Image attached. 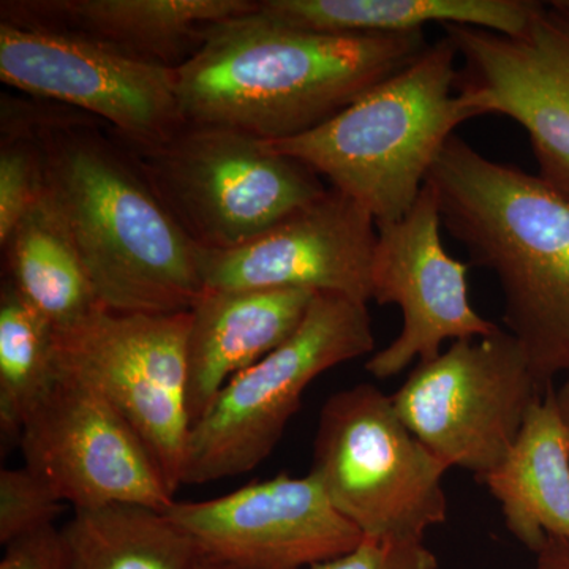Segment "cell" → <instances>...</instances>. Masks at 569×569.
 Returning a JSON list of instances; mask_svg holds the SVG:
<instances>
[{"label":"cell","mask_w":569,"mask_h":569,"mask_svg":"<svg viewBox=\"0 0 569 569\" xmlns=\"http://www.w3.org/2000/svg\"><path fill=\"white\" fill-rule=\"evenodd\" d=\"M429 48L425 32L347 36L252 13L219 22L176 70L183 121L258 140H290L406 69Z\"/></svg>","instance_id":"cell-1"},{"label":"cell","mask_w":569,"mask_h":569,"mask_svg":"<svg viewBox=\"0 0 569 569\" xmlns=\"http://www.w3.org/2000/svg\"><path fill=\"white\" fill-rule=\"evenodd\" d=\"M44 189L69 224L104 309L187 312L204 291L200 249L129 149L84 118L44 111Z\"/></svg>","instance_id":"cell-2"},{"label":"cell","mask_w":569,"mask_h":569,"mask_svg":"<svg viewBox=\"0 0 569 569\" xmlns=\"http://www.w3.org/2000/svg\"><path fill=\"white\" fill-rule=\"evenodd\" d=\"M441 224L470 263L496 274L503 321L539 378L569 370V198L538 174L493 162L458 134L430 170Z\"/></svg>","instance_id":"cell-3"},{"label":"cell","mask_w":569,"mask_h":569,"mask_svg":"<svg viewBox=\"0 0 569 569\" xmlns=\"http://www.w3.org/2000/svg\"><path fill=\"white\" fill-rule=\"evenodd\" d=\"M458 58L445 33L328 122L290 140L264 142L323 176L376 224L395 222L418 200L456 129L477 118L458 92Z\"/></svg>","instance_id":"cell-4"},{"label":"cell","mask_w":569,"mask_h":569,"mask_svg":"<svg viewBox=\"0 0 569 569\" xmlns=\"http://www.w3.org/2000/svg\"><path fill=\"white\" fill-rule=\"evenodd\" d=\"M123 146L201 250L246 244L329 190L305 163L228 127L186 122L157 144Z\"/></svg>","instance_id":"cell-5"},{"label":"cell","mask_w":569,"mask_h":569,"mask_svg":"<svg viewBox=\"0 0 569 569\" xmlns=\"http://www.w3.org/2000/svg\"><path fill=\"white\" fill-rule=\"evenodd\" d=\"M447 471L373 385L342 389L321 408L309 473L365 539L425 541L447 520Z\"/></svg>","instance_id":"cell-6"},{"label":"cell","mask_w":569,"mask_h":569,"mask_svg":"<svg viewBox=\"0 0 569 569\" xmlns=\"http://www.w3.org/2000/svg\"><path fill=\"white\" fill-rule=\"evenodd\" d=\"M373 348L367 305L318 293L298 331L230 380L193 422L182 485L222 481L260 467L279 445L307 387Z\"/></svg>","instance_id":"cell-7"},{"label":"cell","mask_w":569,"mask_h":569,"mask_svg":"<svg viewBox=\"0 0 569 569\" xmlns=\"http://www.w3.org/2000/svg\"><path fill=\"white\" fill-rule=\"evenodd\" d=\"M552 388L519 340L498 328L418 362L391 399L411 433L448 470L463 468L481 481L507 459L530 408Z\"/></svg>","instance_id":"cell-8"},{"label":"cell","mask_w":569,"mask_h":569,"mask_svg":"<svg viewBox=\"0 0 569 569\" xmlns=\"http://www.w3.org/2000/svg\"><path fill=\"white\" fill-rule=\"evenodd\" d=\"M190 312L126 313L100 307L56 329L58 376L103 397L137 430L176 493L192 419L187 407Z\"/></svg>","instance_id":"cell-9"},{"label":"cell","mask_w":569,"mask_h":569,"mask_svg":"<svg viewBox=\"0 0 569 569\" xmlns=\"http://www.w3.org/2000/svg\"><path fill=\"white\" fill-rule=\"evenodd\" d=\"M0 80L103 119L134 148L167 140L186 123L174 69L70 32L0 20Z\"/></svg>","instance_id":"cell-10"},{"label":"cell","mask_w":569,"mask_h":569,"mask_svg":"<svg viewBox=\"0 0 569 569\" xmlns=\"http://www.w3.org/2000/svg\"><path fill=\"white\" fill-rule=\"evenodd\" d=\"M463 59L458 92L477 118L505 116L529 134L538 176L569 198V0L541 2L516 37L443 26Z\"/></svg>","instance_id":"cell-11"},{"label":"cell","mask_w":569,"mask_h":569,"mask_svg":"<svg viewBox=\"0 0 569 569\" xmlns=\"http://www.w3.org/2000/svg\"><path fill=\"white\" fill-rule=\"evenodd\" d=\"M24 466L74 509L138 505L167 511L174 492L130 422L102 396L58 376L20 438Z\"/></svg>","instance_id":"cell-12"},{"label":"cell","mask_w":569,"mask_h":569,"mask_svg":"<svg viewBox=\"0 0 569 569\" xmlns=\"http://www.w3.org/2000/svg\"><path fill=\"white\" fill-rule=\"evenodd\" d=\"M164 512L201 557L236 569H309L365 539L312 473H282L227 496L174 501Z\"/></svg>","instance_id":"cell-13"},{"label":"cell","mask_w":569,"mask_h":569,"mask_svg":"<svg viewBox=\"0 0 569 569\" xmlns=\"http://www.w3.org/2000/svg\"><path fill=\"white\" fill-rule=\"evenodd\" d=\"M436 193L426 182L418 200L395 222L377 223L372 301L402 310L399 336L370 356L366 370L378 380L396 377L411 362L441 353L448 340L492 335L500 326L479 316L468 298V264L441 241Z\"/></svg>","instance_id":"cell-14"},{"label":"cell","mask_w":569,"mask_h":569,"mask_svg":"<svg viewBox=\"0 0 569 569\" xmlns=\"http://www.w3.org/2000/svg\"><path fill=\"white\" fill-rule=\"evenodd\" d=\"M377 224L362 206L329 187L312 203L231 250H201L206 288L310 290L372 301Z\"/></svg>","instance_id":"cell-15"},{"label":"cell","mask_w":569,"mask_h":569,"mask_svg":"<svg viewBox=\"0 0 569 569\" xmlns=\"http://www.w3.org/2000/svg\"><path fill=\"white\" fill-rule=\"evenodd\" d=\"M258 7L257 0H9L0 20L74 33L178 70L213 26Z\"/></svg>","instance_id":"cell-16"},{"label":"cell","mask_w":569,"mask_h":569,"mask_svg":"<svg viewBox=\"0 0 569 569\" xmlns=\"http://www.w3.org/2000/svg\"><path fill=\"white\" fill-rule=\"evenodd\" d=\"M317 295L291 288H204L189 310L187 407L192 425L230 380L298 331Z\"/></svg>","instance_id":"cell-17"},{"label":"cell","mask_w":569,"mask_h":569,"mask_svg":"<svg viewBox=\"0 0 569 569\" xmlns=\"http://www.w3.org/2000/svg\"><path fill=\"white\" fill-rule=\"evenodd\" d=\"M481 482L500 503L507 529L531 552L548 537L569 541V440L556 389L530 408L507 459Z\"/></svg>","instance_id":"cell-18"},{"label":"cell","mask_w":569,"mask_h":569,"mask_svg":"<svg viewBox=\"0 0 569 569\" xmlns=\"http://www.w3.org/2000/svg\"><path fill=\"white\" fill-rule=\"evenodd\" d=\"M541 2L535 0H260L276 20L310 31L347 36L425 32L427 24L470 26L516 37Z\"/></svg>","instance_id":"cell-19"},{"label":"cell","mask_w":569,"mask_h":569,"mask_svg":"<svg viewBox=\"0 0 569 569\" xmlns=\"http://www.w3.org/2000/svg\"><path fill=\"white\" fill-rule=\"evenodd\" d=\"M2 249L7 280L58 331L102 307L69 224L47 189L29 206Z\"/></svg>","instance_id":"cell-20"},{"label":"cell","mask_w":569,"mask_h":569,"mask_svg":"<svg viewBox=\"0 0 569 569\" xmlns=\"http://www.w3.org/2000/svg\"><path fill=\"white\" fill-rule=\"evenodd\" d=\"M61 530L66 569H193L201 553L159 509H74Z\"/></svg>","instance_id":"cell-21"},{"label":"cell","mask_w":569,"mask_h":569,"mask_svg":"<svg viewBox=\"0 0 569 569\" xmlns=\"http://www.w3.org/2000/svg\"><path fill=\"white\" fill-rule=\"evenodd\" d=\"M56 328L11 284L0 291V427L20 438L32 411L58 381Z\"/></svg>","instance_id":"cell-22"},{"label":"cell","mask_w":569,"mask_h":569,"mask_svg":"<svg viewBox=\"0 0 569 569\" xmlns=\"http://www.w3.org/2000/svg\"><path fill=\"white\" fill-rule=\"evenodd\" d=\"M63 501L28 467L0 471V545L3 548L54 526Z\"/></svg>","instance_id":"cell-23"},{"label":"cell","mask_w":569,"mask_h":569,"mask_svg":"<svg viewBox=\"0 0 569 569\" xmlns=\"http://www.w3.org/2000/svg\"><path fill=\"white\" fill-rule=\"evenodd\" d=\"M309 569H440V565L425 541L362 539L346 556Z\"/></svg>","instance_id":"cell-24"},{"label":"cell","mask_w":569,"mask_h":569,"mask_svg":"<svg viewBox=\"0 0 569 569\" xmlns=\"http://www.w3.org/2000/svg\"><path fill=\"white\" fill-rule=\"evenodd\" d=\"M0 569H66L61 530L50 527L11 542Z\"/></svg>","instance_id":"cell-25"},{"label":"cell","mask_w":569,"mask_h":569,"mask_svg":"<svg viewBox=\"0 0 569 569\" xmlns=\"http://www.w3.org/2000/svg\"><path fill=\"white\" fill-rule=\"evenodd\" d=\"M537 569H569V541L559 537L546 538L537 552Z\"/></svg>","instance_id":"cell-26"},{"label":"cell","mask_w":569,"mask_h":569,"mask_svg":"<svg viewBox=\"0 0 569 569\" xmlns=\"http://www.w3.org/2000/svg\"><path fill=\"white\" fill-rule=\"evenodd\" d=\"M567 373V380H565L561 387L556 391V402L569 440V370Z\"/></svg>","instance_id":"cell-27"},{"label":"cell","mask_w":569,"mask_h":569,"mask_svg":"<svg viewBox=\"0 0 569 569\" xmlns=\"http://www.w3.org/2000/svg\"><path fill=\"white\" fill-rule=\"evenodd\" d=\"M193 569H236L231 567H227V565L217 563V561L204 559L201 557V560L198 561L197 567Z\"/></svg>","instance_id":"cell-28"}]
</instances>
